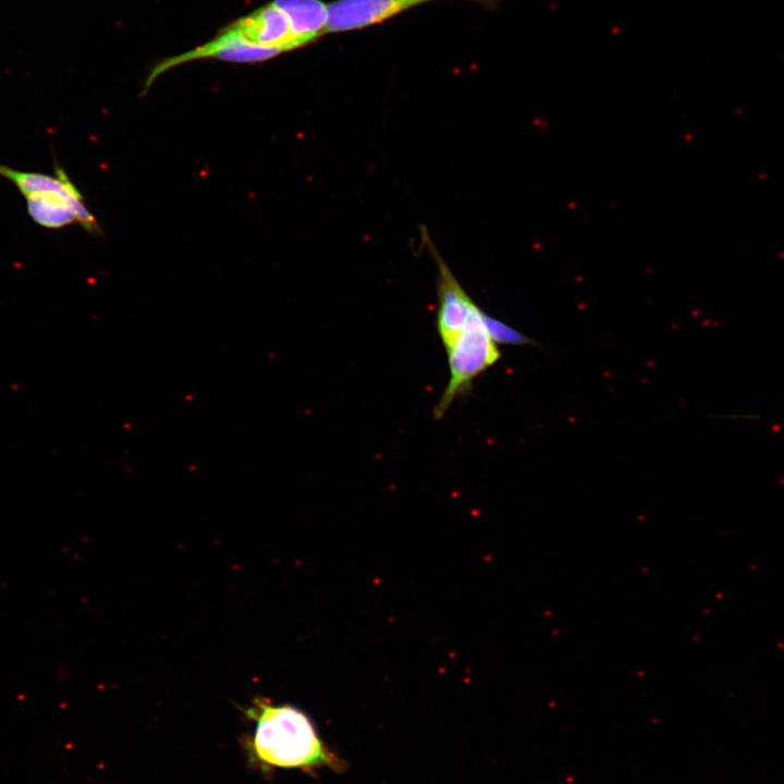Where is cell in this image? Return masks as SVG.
Returning <instances> with one entry per match:
<instances>
[{
  "label": "cell",
  "mask_w": 784,
  "mask_h": 784,
  "mask_svg": "<svg viewBox=\"0 0 784 784\" xmlns=\"http://www.w3.org/2000/svg\"><path fill=\"white\" fill-rule=\"evenodd\" d=\"M244 712L254 723L253 734L245 740L246 756L254 768L260 771L341 769L339 758L324 745L313 721L301 709L259 697Z\"/></svg>",
  "instance_id": "cell-1"
},
{
  "label": "cell",
  "mask_w": 784,
  "mask_h": 784,
  "mask_svg": "<svg viewBox=\"0 0 784 784\" xmlns=\"http://www.w3.org/2000/svg\"><path fill=\"white\" fill-rule=\"evenodd\" d=\"M429 1L433 0H335L328 3L327 33L368 27ZM468 1L495 9L502 0Z\"/></svg>",
  "instance_id": "cell-3"
},
{
  "label": "cell",
  "mask_w": 784,
  "mask_h": 784,
  "mask_svg": "<svg viewBox=\"0 0 784 784\" xmlns=\"http://www.w3.org/2000/svg\"><path fill=\"white\" fill-rule=\"evenodd\" d=\"M287 16L303 46L327 34L328 4L322 0H273Z\"/></svg>",
  "instance_id": "cell-8"
},
{
  "label": "cell",
  "mask_w": 784,
  "mask_h": 784,
  "mask_svg": "<svg viewBox=\"0 0 784 784\" xmlns=\"http://www.w3.org/2000/svg\"><path fill=\"white\" fill-rule=\"evenodd\" d=\"M32 218L47 228H61L78 221L87 229L95 228V219L84 204H74L53 194H38L26 197Z\"/></svg>",
  "instance_id": "cell-7"
},
{
  "label": "cell",
  "mask_w": 784,
  "mask_h": 784,
  "mask_svg": "<svg viewBox=\"0 0 784 784\" xmlns=\"http://www.w3.org/2000/svg\"><path fill=\"white\" fill-rule=\"evenodd\" d=\"M0 175L11 180L26 197L38 194H53L74 204H83L78 191L62 170H58V176L52 177L41 173L13 170L0 164Z\"/></svg>",
  "instance_id": "cell-9"
},
{
  "label": "cell",
  "mask_w": 784,
  "mask_h": 784,
  "mask_svg": "<svg viewBox=\"0 0 784 784\" xmlns=\"http://www.w3.org/2000/svg\"><path fill=\"white\" fill-rule=\"evenodd\" d=\"M283 53L279 49L254 45L238 36L230 26L223 28L212 40L191 51L169 58L156 65L148 75L145 88L163 72L179 64L205 58L231 62H261Z\"/></svg>",
  "instance_id": "cell-4"
},
{
  "label": "cell",
  "mask_w": 784,
  "mask_h": 784,
  "mask_svg": "<svg viewBox=\"0 0 784 784\" xmlns=\"http://www.w3.org/2000/svg\"><path fill=\"white\" fill-rule=\"evenodd\" d=\"M445 352L450 376L434 407L437 419L444 416L457 397L467 394L471 390L473 381L501 357L497 343L488 331L486 313L480 307Z\"/></svg>",
  "instance_id": "cell-2"
},
{
  "label": "cell",
  "mask_w": 784,
  "mask_h": 784,
  "mask_svg": "<svg viewBox=\"0 0 784 784\" xmlns=\"http://www.w3.org/2000/svg\"><path fill=\"white\" fill-rule=\"evenodd\" d=\"M243 39L266 48L286 52L303 47L286 14L273 2L229 25Z\"/></svg>",
  "instance_id": "cell-6"
},
{
  "label": "cell",
  "mask_w": 784,
  "mask_h": 784,
  "mask_svg": "<svg viewBox=\"0 0 784 784\" xmlns=\"http://www.w3.org/2000/svg\"><path fill=\"white\" fill-rule=\"evenodd\" d=\"M486 324L491 338L497 344L524 345L531 343L529 338L487 314Z\"/></svg>",
  "instance_id": "cell-10"
},
{
  "label": "cell",
  "mask_w": 784,
  "mask_h": 784,
  "mask_svg": "<svg viewBox=\"0 0 784 784\" xmlns=\"http://www.w3.org/2000/svg\"><path fill=\"white\" fill-rule=\"evenodd\" d=\"M438 277V310L437 331L444 350L461 334L479 306L466 293L450 268L437 254Z\"/></svg>",
  "instance_id": "cell-5"
}]
</instances>
